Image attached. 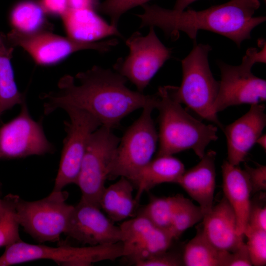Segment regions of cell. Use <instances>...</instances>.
Listing matches in <instances>:
<instances>
[{
  "label": "cell",
  "mask_w": 266,
  "mask_h": 266,
  "mask_svg": "<svg viewBox=\"0 0 266 266\" xmlns=\"http://www.w3.org/2000/svg\"><path fill=\"white\" fill-rule=\"evenodd\" d=\"M127 79L110 69L95 66L75 77L66 75L58 82L57 91L43 94V110L49 115L66 105L84 109L101 126L113 129L133 111L154 101L157 94L144 95L132 91Z\"/></svg>",
  "instance_id": "6da1fadb"
},
{
  "label": "cell",
  "mask_w": 266,
  "mask_h": 266,
  "mask_svg": "<svg viewBox=\"0 0 266 266\" xmlns=\"http://www.w3.org/2000/svg\"><path fill=\"white\" fill-rule=\"evenodd\" d=\"M260 6L259 0H230L202 10L177 11L146 3L141 6L143 13L136 16L140 27L156 26L173 38L182 32L196 43L198 31L203 30L226 36L240 46L250 38L252 30L266 21L265 16H253Z\"/></svg>",
  "instance_id": "7a4b0ae2"
},
{
  "label": "cell",
  "mask_w": 266,
  "mask_h": 266,
  "mask_svg": "<svg viewBox=\"0 0 266 266\" xmlns=\"http://www.w3.org/2000/svg\"><path fill=\"white\" fill-rule=\"evenodd\" d=\"M176 86L160 87L156 108L159 111V150L157 156L192 150L200 159L209 144L218 139L217 127L189 114L175 97Z\"/></svg>",
  "instance_id": "3957f363"
},
{
  "label": "cell",
  "mask_w": 266,
  "mask_h": 266,
  "mask_svg": "<svg viewBox=\"0 0 266 266\" xmlns=\"http://www.w3.org/2000/svg\"><path fill=\"white\" fill-rule=\"evenodd\" d=\"M211 50L208 44L195 43L191 52L181 61L182 80L180 86L175 87L174 94L181 103L223 130V125L213 111L219 82L214 78L208 63Z\"/></svg>",
  "instance_id": "277c9868"
},
{
  "label": "cell",
  "mask_w": 266,
  "mask_h": 266,
  "mask_svg": "<svg viewBox=\"0 0 266 266\" xmlns=\"http://www.w3.org/2000/svg\"><path fill=\"white\" fill-rule=\"evenodd\" d=\"M257 63H266V44L261 51L255 48L248 49L239 66L219 62L221 80L213 105L215 114L231 106L252 105L266 101V81L251 71Z\"/></svg>",
  "instance_id": "5b68a950"
},
{
  "label": "cell",
  "mask_w": 266,
  "mask_h": 266,
  "mask_svg": "<svg viewBox=\"0 0 266 266\" xmlns=\"http://www.w3.org/2000/svg\"><path fill=\"white\" fill-rule=\"evenodd\" d=\"M123 255L121 242L84 247L67 245L53 247L20 240L6 247L0 257V266L40 259L53 260L62 266H88L100 261H114Z\"/></svg>",
  "instance_id": "8992f818"
},
{
  "label": "cell",
  "mask_w": 266,
  "mask_h": 266,
  "mask_svg": "<svg viewBox=\"0 0 266 266\" xmlns=\"http://www.w3.org/2000/svg\"><path fill=\"white\" fill-rule=\"evenodd\" d=\"M147 104L139 118L120 138L108 179L132 177L151 160L158 142V133L152 118L158 99Z\"/></svg>",
  "instance_id": "52a82bcc"
},
{
  "label": "cell",
  "mask_w": 266,
  "mask_h": 266,
  "mask_svg": "<svg viewBox=\"0 0 266 266\" xmlns=\"http://www.w3.org/2000/svg\"><path fill=\"white\" fill-rule=\"evenodd\" d=\"M67 194L53 191L47 197L28 201L17 198L16 217L20 225L39 242L58 240L65 233L73 205L66 202Z\"/></svg>",
  "instance_id": "ba28073f"
},
{
  "label": "cell",
  "mask_w": 266,
  "mask_h": 266,
  "mask_svg": "<svg viewBox=\"0 0 266 266\" xmlns=\"http://www.w3.org/2000/svg\"><path fill=\"white\" fill-rule=\"evenodd\" d=\"M120 139L112 129L103 126L91 135L76 184L81 192V200L100 207V196L111 172Z\"/></svg>",
  "instance_id": "9c48e42d"
},
{
  "label": "cell",
  "mask_w": 266,
  "mask_h": 266,
  "mask_svg": "<svg viewBox=\"0 0 266 266\" xmlns=\"http://www.w3.org/2000/svg\"><path fill=\"white\" fill-rule=\"evenodd\" d=\"M129 54L118 59L115 71L130 80L142 92L165 62L170 57L171 50L160 40L154 27L146 36L133 33L126 41Z\"/></svg>",
  "instance_id": "30bf717a"
},
{
  "label": "cell",
  "mask_w": 266,
  "mask_h": 266,
  "mask_svg": "<svg viewBox=\"0 0 266 266\" xmlns=\"http://www.w3.org/2000/svg\"><path fill=\"white\" fill-rule=\"evenodd\" d=\"M61 109L69 118L64 123L66 136L53 190L55 192L62 191L68 184H76L89 138L101 126L93 115L84 109L71 105Z\"/></svg>",
  "instance_id": "8fae6325"
},
{
  "label": "cell",
  "mask_w": 266,
  "mask_h": 266,
  "mask_svg": "<svg viewBox=\"0 0 266 266\" xmlns=\"http://www.w3.org/2000/svg\"><path fill=\"white\" fill-rule=\"evenodd\" d=\"M3 36L8 43L21 47L37 64L41 65L56 63L70 54L82 50L91 49L105 53L118 43L115 38L83 42L46 32L26 33L14 29Z\"/></svg>",
  "instance_id": "7c38bea8"
},
{
  "label": "cell",
  "mask_w": 266,
  "mask_h": 266,
  "mask_svg": "<svg viewBox=\"0 0 266 266\" xmlns=\"http://www.w3.org/2000/svg\"><path fill=\"white\" fill-rule=\"evenodd\" d=\"M55 149L41 121L31 117L26 100L21 104L19 114L0 126V160L43 155L54 153Z\"/></svg>",
  "instance_id": "4fadbf2b"
},
{
  "label": "cell",
  "mask_w": 266,
  "mask_h": 266,
  "mask_svg": "<svg viewBox=\"0 0 266 266\" xmlns=\"http://www.w3.org/2000/svg\"><path fill=\"white\" fill-rule=\"evenodd\" d=\"M119 227L122 257L134 265L169 249L174 239L168 231L156 226L141 215L124 221Z\"/></svg>",
  "instance_id": "5bb4252c"
},
{
  "label": "cell",
  "mask_w": 266,
  "mask_h": 266,
  "mask_svg": "<svg viewBox=\"0 0 266 266\" xmlns=\"http://www.w3.org/2000/svg\"><path fill=\"white\" fill-rule=\"evenodd\" d=\"M65 234L90 246L114 244L121 239L120 227L100 207L82 200L73 206Z\"/></svg>",
  "instance_id": "9a60e30c"
},
{
  "label": "cell",
  "mask_w": 266,
  "mask_h": 266,
  "mask_svg": "<svg viewBox=\"0 0 266 266\" xmlns=\"http://www.w3.org/2000/svg\"><path fill=\"white\" fill-rule=\"evenodd\" d=\"M265 111L264 104H252L244 115L224 127L227 143V160L230 164L239 166L244 161L266 125Z\"/></svg>",
  "instance_id": "2e32d148"
},
{
  "label": "cell",
  "mask_w": 266,
  "mask_h": 266,
  "mask_svg": "<svg viewBox=\"0 0 266 266\" xmlns=\"http://www.w3.org/2000/svg\"><path fill=\"white\" fill-rule=\"evenodd\" d=\"M201 229L207 240L217 249L232 252L244 241L237 232L236 216L225 197L202 220Z\"/></svg>",
  "instance_id": "e0dca14e"
},
{
  "label": "cell",
  "mask_w": 266,
  "mask_h": 266,
  "mask_svg": "<svg viewBox=\"0 0 266 266\" xmlns=\"http://www.w3.org/2000/svg\"><path fill=\"white\" fill-rule=\"evenodd\" d=\"M216 156V152L212 150L205 153L197 165L185 170L177 182L199 203L204 216L213 206Z\"/></svg>",
  "instance_id": "ac0fdd59"
},
{
  "label": "cell",
  "mask_w": 266,
  "mask_h": 266,
  "mask_svg": "<svg viewBox=\"0 0 266 266\" xmlns=\"http://www.w3.org/2000/svg\"><path fill=\"white\" fill-rule=\"evenodd\" d=\"M68 37L83 42H94L111 35L122 37L117 27L109 24L94 9L68 8L62 16Z\"/></svg>",
  "instance_id": "d6986e66"
},
{
  "label": "cell",
  "mask_w": 266,
  "mask_h": 266,
  "mask_svg": "<svg viewBox=\"0 0 266 266\" xmlns=\"http://www.w3.org/2000/svg\"><path fill=\"white\" fill-rule=\"evenodd\" d=\"M224 197L233 209L237 221V232L244 235L250 205L251 194L247 175L239 166L225 160L221 166Z\"/></svg>",
  "instance_id": "ffe728a7"
},
{
  "label": "cell",
  "mask_w": 266,
  "mask_h": 266,
  "mask_svg": "<svg viewBox=\"0 0 266 266\" xmlns=\"http://www.w3.org/2000/svg\"><path fill=\"white\" fill-rule=\"evenodd\" d=\"M185 170L182 162L172 155L159 156L152 159L129 179L137 189L135 200L138 203L144 191L156 185L177 183Z\"/></svg>",
  "instance_id": "44dd1931"
},
{
  "label": "cell",
  "mask_w": 266,
  "mask_h": 266,
  "mask_svg": "<svg viewBox=\"0 0 266 266\" xmlns=\"http://www.w3.org/2000/svg\"><path fill=\"white\" fill-rule=\"evenodd\" d=\"M133 185L128 178L120 177L105 187L100 200V207L112 222H119L133 216L137 202L133 198Z\"/></svg>",
  "instance_id": "7402d4cb"
},
{
  "label": "cell",
  "mask_w": 266,
  "mask_h": 266,
  "mask_svg": "<svg viewBox=\"0 0 266 266\" xmlns=\"http://www.w3.org/2000/svg\"><path fill=\"white\" fill-rule=\"evenodd\" d=\"M0 34V117L7 110L26 100L16 83L11 62L13 48Z\"/></svg>",
  "instance_id": "603a6c76"
},
{
  "label": "cell",
  "mask_w": 266,
  "mask_h": 266,
  "mask_svg": "<svg viewBox=\"0 0 266 266\" xmlns=\"http://www.w3.org/2000/svg\"><path fill=\"white\" fill-rule=\"evenodd\" d=\"M230 254L215 247L201 229L186 244L182 257L186 266H228Z\"/></svg>",
  "instance_id": "cb8c5ba5"
},
{
  "label": "cell",
  "mask_w": 266,
  "mask_h": 266,
  "mask_svg": "<svg viewBox=\"0 0 266 266\" xmlns=\"http://www.w3.org/2000/svg\"><path fill=\"white\" fill-rule=\"evenodd\" d=\"M45 11L40 3L31 0L20 2L11 9L9 21L14 30L26 33L41 31L45 25Z\"/></svg>",
  "instance_id": "d4e9b609"
},
{
  "label": "cell",
  "mask_w": 266,
  "mask_h": 266,
  "mask_svg": "<svg viewBox=\"0 0 266 266\" xmlns=\"http://www.w3.org/2000/svg\"><path fill=\"white\" fill-rule=\"evenodd\" d=\"M183 196L177 195L168 197H153L138 213L156 226L168 231L173 214Z\"/></svg>",
  "instance_id": "484cf974"
},
{
  "label": "cell",
  "mask_w": 266,
  "mask_h": 266,
  "mask_svg": "<svg viewBox=\"0 0 266 266\" xmlns=\"http://www.w3.org/2000/svg\"><path fill=\"white\" fill-rule=\"evenodd\" d=\"M17 195L8 194L3 199L0 211V247L7 246L21 240L16 217Z\"/></svg>",
  "instance_id": "4316f807"
},
{
  "label": "cell",
  "mask_w": 266,
  "mask_h": 266,
  "mask_svg": "<svg viewBox=\"0 0 266 266\" xmlns=\"http://www.w3.org/2000/svg\"><path fill=\"white\" fill-rule=\"evenodd\" d=\"M203 216L199 205L183 197L173 214L168 232L177 239L185 230L202 220Z\"/></svg>",
  "instance_id": "83f0119b"
},
{
  "label": "cell",
  "mask_w": 266,
  "mask_h": 266,
  "mask_svg": "<svg viewBox=\"0 0 266 266\" xmlns=\"http://www.w3.org/2000/svg\"><path fill=\"white\" fill-rule=\"evenodd\" d=\"M247 239L246 243L252 266H264L266 264V231L246 226L243 233Z\"/></svg>",
  "instance_id": "f1b7e54d"
},
{
  "label": "cell",
  "mask_w": 266,
  "mask_h": 266,
  "mask_svg": "<svg viewBox=\"0 0 266 266\" xmlns=\"http://www.w3.org/2000/svg\"><path fill=\"white\" fill-rule=\"evenodd\" d=\"M151 0H105L98 8L102 13L110 18V24L117 27L121 16L129 10L147 3Z\"/></svg>",
  "instance_id": "f546056e"
},
{
  "label": "cell",
  "mask_w": 266,
  "mask_h": 266,
  "mask_svg": "<svg viewBox=\"0 0 266 266\" xmlns=\"http://www.w3.org/2000/svg\"><path fill=\"white\" fill-rule=\"evenodd\" d=\"M168 250L157 253L136 263L137 266H184L182 255Z\"/></svg>",
  "instance_id": "4dcf8cb0"
},
{
  "label": "cell",
  "mask_w": 266,
  "mask_h": 266,
  "mask_svg": "<svg viewBox=\"0 0 266 266\" xmlns=\"http://www.w3.org/2000/svg\"><path fill=\"white\" fill-rule=\"evenodd\" d=\"M251 188V194L258 193L266 190V166L260 165L253 167L245 164L244 166Z\"/></svg>",
  "instance_id": "1f68e13d"
},
{
  "label": "cell",
  "mask_w": 266,
  "mask_h": 266,
  "mask_svg": "<svg viewBox=\"0 0 266 266\" xmlns=\"http://www.w3.org/2000/svg\"><path fill=\"white\" fill-rule=\"evenodd\" d=\"M252 228L266 231V206L264 203L251 200L247 223Z\"/></svg>",
  "instance_id": "d6a6232c"
},
{
  "label": "cell",
  "mask_w": 266,
  "mask_h": 266,
  "mask_svg": "<svg viewBox=\"0 0 266 266\" xmlns=\"http://www.w3.org/2000/svg\"><path fill=\"white\" fill-rule=\"evenodd\" d=\"M249 251L244 242L235 250L230 252L228 266H251Z\"/></svg>",
  "instance_id": "836d02e7"
},
{
  "label": "cell",
  "mask_w": 266,
  "mask_h": 266,
  "mask_svg": "<svg viewBox=\"0 0 266 266\" xmlns=\"http://www.w3.org/2000/svg\"><path fill=\"white\" fill-rule=\"evenodd\" d=\"M45 12L62 16L68 8L67 0H40Z\"/></svg>",
  "instance_id": "e575fe53"
},
{
  "label": "cell",
  "mask_w": 266,
  "mask_h": 266,
  "mask_svg": "<svg viewBox=\"0 0 266 266\" xmlns=\"http://www.w3.org/2000/svg\"><path fill=\"white\" fill-rule=\"evenodd\" d=\"M67 3L68 8L72 9H94L99 5L98 0H67Z\"/></svg>",
  "instance_id": "d590c367"
},
{
  "label": "cell",
  "mask_w": 266,
  "mask_h": 266,
  "mask_svg": "<svg viewBox=\"0 0 266 266\" xmlns=\"http://www.w3.org/2000/svg\"><path fill=\"white\" fill-rule=\"evenodd\" d=\"M196 0H176L173 9L177 11H182Z\"/></svg>",
  "instance_id": "8d00e7d4"
},
{
  "label": "cell",
  "mask_w": 266,
  "mask_h": 266,
  "mask_svg": "<svg viewBox=\"0 0 266 266\" xmlns=\"http://www.w3.org/2000/svg\"><path fill=\"white\" fill-rule=\"evenodd\" d=\"M256 143L258 144L264 150H266V134L261 135L257 140Z\"/></svg>",
  "instance_id": "74e56055"
},
{
  "label": "cell",
  "mask_w": 266,
  "mask_h": 266,
  "mask_svg": "<svg viewBox=\"0 0 266 266\" xmlns=\"http://www.w3.org/2000/svg\"><path fill=\"white\" fill-rule=\"evenodd\" d=\"M3 199L0 198V211H1L3 206Z\"/></svg>",
  "instance_id": "f35d334b"
}]
</instances>
